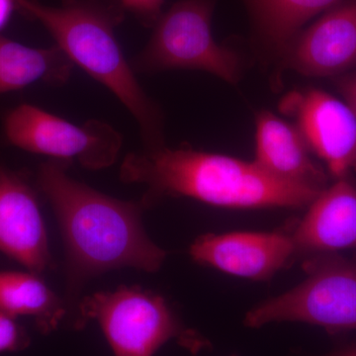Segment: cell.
I'll return each instance as SVG.
<instances>
[{
	"instance_id": "6da1fadb",
	"label": "cell",
	"mask_w": 356,
	"mask_h": 356,
	"mask_svg": "<svg viewBox=\"0 0 356 356\" xmlns=\"http://www.w3.org/2000/svg\"><path fill=\"white\" fill-rule=\"evenodd\" d=\"M69 165V161L49 159L40 165L37 181L64 241L67 327L76 331L81 291L89 280L121 268L156 273L166 252L147 236L142 201L105 195L70 177Z\"/></svg>"
},
{
	"instance_id": "7a4b0ae2",
	"label": "cell",
	"mask_w": 356,
	"mask_h": 356,
	"mask_svg": "<svg viewBox=\"0 0 356 356\" xmlns=\"http://www.w3.org/2000/svg\"><path fill=\"white\" fill-rule=\"evenodd\" d=\"M120 179L143 184L145 208L165 196L195 199L218 207L300 208L321 192L273 177L254 161L191 147L145 149L122 161Z\"/></svg>"
},
{
	"instance_id": "3957f363",
	"label": "cell",
	"mask_w": 356,
	"mask_h": 356,
	"mask_svg": "<svg viewBox=\"0 0 356 356\" xmlns=\"http://www.w3.org/2000/svg\"><path fill=\"white\" fill-rule=\"evenodd\" d=\"M17 10L39 21L70 62L108 88L139 125L147 149L165 145L163 114L135 76L115 27L123 18L116 3L99 0H64L50 6L38 0H16Z\"/></svg>"
},
{
	"instance_id": "277c9868",
	"label": "cell",
	"mask_w": 356,
	"mask_h": 356,
	"mask_svg": "<svg viewBox=\"0 0 356 356\" xmlns=\"http://www.w3.org/2000/svg\"><path fill=\"white\" fill-rule=\"evenodd\" d=\"M96 321L115 356H154L166 343L175 341L192 353L209 344L175 315L165 300L139 286L83 297L76 331Z\"/></svg>"
},
{
	"instance_id": "5b68a950",
	"label": "cell",
	"mask_w": 356,
	"mask_h": 356,
	"mask_svg": "<svg viewBox=\"0 0 356 356\" xmlns=\"http://www.w3.org/2000/svg\"><path fill=\"white\" fill-rule=\"evenodd\" d=\"M216 0H179L154 26L144 50L133 60L134 70H202L228 83L242 76V60L232 49L217 43L212 34Z\"/></svg>"
},
{
	"instance_id": "8992f818",
	"label": "cell",
	"mask_w": 356,
	"mask_h": 356,
	"mask_svg": "<svg viewBox=\"0 0 356 356\" xmlns=\"http://www.w3.org/2000/svg\"><path fill=\"white\" fill-rule=\"evenodd\" d=\"M298 286L248 312L245 324L302 322L330 332L356 330V261L334 254L305 257Z\"/></svg>"
},
{
	"instance_id": "52a82bcc",
	"label": "cell",
	"mask_w": 356,
	"mask_h": 356,
	"mask_svg": "<svg viewBox=\"0 0 356 356\" xmlns=\"http://www.w3.org/2000/svg\"><path fill=\"white\" fill-rule=\"evenodd\" d=\"M3 131L14 147L50 159L77 161L90 170L113 165L123 144L121 134L105 122L89 120L76 125L31 104L7 112Z\"/></svg>"
},
{
	"instance_id": "ba28073f",
	"label": "cell",
	"mask_w": 356,
	"mask_h": 356,
	"mask_svg": "<svg viewBox=\"0 0 356 356\" xmlns=\"http://www.w3.org/2000/svg\"><path fill=\"white\" fill-rule=\"evenodd\" d=\"M280 111L294 118L311 151L334 177L356 172V113L346 102L320 90H294L281 99Z\"/></svg>"
},
{
	"instance_id": "9c48e42d",
	"label": "cell",
	"mask_w": 356,
	"mask_h": 356,
	"mask_svg": "<svg viewBox=\"0 0 356 356\" xmlns=\"http://www.w3.org/2000/svg\"><path fill=\"white\" fill-rule=\"evenodd\" d=\"M280 70L310 77L339 76L356 67V0L334 6L301 30L278 58Z\"/></svg>"
},
{
	"instance_id": "30bf717a",
	"label": "cell",
	"mask_w": 356,
	"mask_h": 356,
	"mask_svg": "<svg viewBox=\"0 0 356 356\" xmlns=\"http://www.w3.org/2000/svg\"><path fill=\"white\" fill-rule=\"evenodd\" d=\"M192 259L238 277L266 280L294 261L291 234L236 232L199 236L189 250Z\"/></svg>"
},
{
	"instance_id": "8fae6325",
	"label": "cell",
	"mask_w": 356,
	"mask_h": 356,
	"mask_svg": "<svg viewBox=\"0 0 356 356\" xmlns=\"http://www.w3.org/2000/svg\"><path fill=\"white\" fill-rule=\"evenodd\" d=\"M0 250L37 275L53 264L35 192L22 175L3 166H0Z\"/></svg>"
},
{
	"instance_id": "7c38bea8",
	"label": "cell",
	"mask_w": 356,
	"mask_h": 356,
	"mask_svg": "<svg viewBox=\"0 0 356 356\" xmlns=\"http://www.w3.org/2000/svg\"><path fill=\"white\" fill-rule=\"evenodd\" d=\"M337 179L308 206L292 232L295 257L356 248V184L348 177Z\"/></svg>"
},
{
	"instance_id": "4fadbf2b",
	"label": "cell",
	"mask_w": 356,
	"mask_h": 356,
	"mask_svg": "<svg viewBox=\"0 0 356 356\" xmlns=\"http://www.w3.org/2000/svg\"><path fill=\"white\" fill-rule=\"evenodd\" d=\"M308 143L295 124L273 112L261 110L255 116L254 163L273 177L322 192L325 172L311 156Z\"/></svg>"
},
{
	"instance_id": "5bb4252c",
	"label": "cell",
	"mask_w": 356,
	"mask_h": 356,
	"mask_svg": "<svg viewBox=\"0 0 356 356\" xmlns=\"http://www.w3.org/2000/svg\"><path fill=\"white\" fill-rule=\"evenodd\" d=\"M74 67L57 44L31 48L0 36V96L38 83L63 86Z\"/></svg>"
},
{
	"instance_id": "9a60e30c",
	"label": "cell",
	"mask_w": 356,
	"mask_h": 356,
	"mask_svg": "<svg viewBox=\"0 0 356 356\" xmlns=\"http://www.w3.org/2000/svg\"><path fill=\"white\" fill-rule=\"evenodd\" d=\"M0 312L13 318H34L43 334L57 331L63 324L67 327L69 320L64 299L31 273H0Z\"/></svg>"
},
{
	"instance_id": "2e32d148",
	"label": "cell",
	"mask_w": 356,
	"mask_h": 356,
	"mask_svg": "<svg viewBox=\"0 0 356 356\" xmlns=\"http://www.w3.org/2000/svg\"><path fill=\"white\" fill-rule=\"evenodd\" d=\"M339 1L341 0H245L255 36L277 60L307 21Z\"/></svg>"
},
{
	"instance_id": "e0dca14e",
	"label": "cell",
	"mask_w": 356,
	"mask_h": 356,
	"mask_svg": "<svg viewBox=\"0 0 356 356\" xmlns=\"http://www.w3.org/2000/svg\"><path fill=\"white\" fill-rule=\"evenodd\" d=\"M30 337L15 318L0 312V353L25 350Z\"/></svg>"
},
{
	"instance_id": "ac0fdd59",
	"label": "cell",
	"mask_w": 356,
	"mask_h": 356,
	"mask_svg": "<svg viewBox=\"0 0 356 356\" xmlns=\"http://www.w3.org/2000/svg\"><path fill=\"white\" fill-rule=\"evenodd\" d=\"M165 0H116L122 11L135 16L143 25L154 27L163 14Z\"/></svg>"
},
{
	"instance_id": "d6986e66",
	"label": "cell",
	"mask_w": 356,
	"mask_h": 356,
	"mask_svg": "<svg viewBox=\"0 0 356 356\" xmlns=\"http://www.w3.org/2000/svg\"><path fill=\"white\" fill-rule=\"evenodd\" d=\"M337 86L346 102L356 113V74L339 79Z\"/></svg>"
},
{
	"instance_id": "ffe728a7",
	"label": "cell",
	"mask_w": 356,
	"mask_h": 356,
	"mask_svg": "<svg viewBox=\"0 0 356 356\" xmlns=\"http://www.w3.org/2000/svg\"><path fill=\"white\" fill-rule=\"evenodd\" d=\"M16 9H17L16 0H0V31L8 24Z\"/></svg>"
},
{
	"instance_id": "44dd1931",
	"label": "cell",
	"mask_w": 356,
	"mask_h": 356,
	"mask_svg": "<svg viewBox=\"0 0 356 356\" xmlns=\"http://www.w3.org/2000/svg\"><path fill=\"white\" fill-rule=\"evenodd\" d=\"M327 356H356V346L332 353Z\"/></svg>"
}]
</instances>
